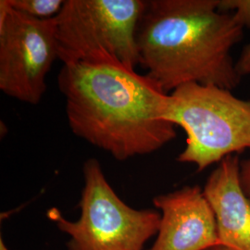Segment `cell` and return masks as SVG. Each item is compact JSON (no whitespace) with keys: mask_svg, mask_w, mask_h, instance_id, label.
<instances>
[{"mask_svg":"<svg viewBox=\"0 0 250 250\" xmlns=\"http://www.w3.org/2000/svg\"><path fill=\"white\" fill-rule=\"evenodd\" d=\"M58 84L72 133L117 161L152 154L174 140L170 93L116 61L63 64Z\"/></svg>","mask_w":250,"mask_h":250,"instance_id":"cell-1","label":"cell"},{"mask_svg":"<svg viewBox=\"0 0 250 250\" xmlns=\"http://www.w3.org/2000/svg\"><path fill=\"white\" fill-rule=\"evenodd\" d=\"M219 0H148L136 30L139 65L167 93L187 83L232 90L242 77L232 57L244 29Z\"/></svg>","mask_w":250,"mask_h":250,"instance_id":"cell-2","label":"cell"},{"mask_svg":"<svg viewBox=\"0 0 250 250\" xmlns=\"http://www.w3.org/2000/svg\"><path fill=\"white\" fill-rule=\"evenodd\" d=\"M167 121L187 134L177 161L201 171L228 156L250 149V100L232 90L187 83L170 93Z\"/></svg>","mask_w":250,"mask_h":250,"instance_id":"cell-3","label":"cell"},{"mask_svg":"<svg viewBox=\"0 0 250 250\" xmlns=\"http://www.w3.org/2000/svg\"><path fill=\"white\" fill-rule=\"evenodd\" d=\"M84 186L79 207L80 218L71 222L53 208L50 221L70 236L69 250H143L158 234L161 214L155 209H134L110 187L97 159L83 165Z\"/></svg>","mask_w":250,"mask_h":250,"instance_id":"cell-4","label":"cell"},{"mask_svg":"<svg viewBox=\"0 0 250 250\" xmlns=\"http://www.w3.org/2000/svg\"><path fill=\"white\" fill-rule=\"evenodd\" d=\"M144 0H65L55 17L63 64L111 60L139 65L136 30Z\"/></svg>","mask_w":250,"mask_h":250,"instance_id":"cell-5","label":"cell"},{"mask_svg":"<svg viewBox=\"0 0 250 250\" xmlns=\"http://www.w3.org/2000/svg\"><path fill=\"white\" fill-rule=\"evenodd\" d=\"M59 59L55 18L40 20L0 1V90L9 98L38 104L45 79Z\"/></svg>","mask_w":250,"mask_h":250,"instance_id":"cell-6","label":"cell"},{"mask_svg":"<svg viewBox=\"0 0 250 250\" xmlns=\"http://www.w3.org/2000/svg\"><path fill=\"white\" fill-rule=\"evenodd\" d=\"M161 210L157 239L148 250H207L220 245L214 213L199 187L153 198Z\"/></svg>","mask_w":250,"mask_h":250,"instance_id":"cell-7","label":"cell"},{"mask_svg":"<svg viewBox=\"0 0 250 250\" xmlns=\"http://www.w3.org/2000/svg\"><path fill=\"white\" fill-rule=\"evenodd\" d=\"M202 190L214 213L219 244L230 250H250V198L241 187L238 155L218 163Z\"/></svg>","mask_w":250,"mask_h":250,"instance_id":"cell-8","label":"cell"},{"mask_svg":"<svg viewBox=\"0 0 250 250\" xmlns=\"http://www.w3.org/2000/svg\"><path fill=\"white\" fill-rule=\"evenodd\" d=\"M11 9L32 18H55L62 9L65 0H6Z\"/></svg>","mask_w":250,"mask_h":250,"instance_id":"cell-9","label":"cell"},{"mask_svg":"<svg viewBox=\"0 0 250 250\" xmlns=\"http://www.w3.org/2000/svg\"><path fill=\"white\" fill-rule=\"evenodd\" d=\"M218 9L232 14L235 22L243 29H250V0H219Z\"/></svg>","mask_w":250,"mask_h":250,"instance_id":"cell-10","label":"cell"},{"mask_svg":"<svg viewBox=\"0 0 250 250\" xmlns=\"http://www.w3.org/2000/svg\"><path fill=\"white\" fill-rule=\"evenodd\" d=\"M235 68L241 77L250 75V43L244 46L238 60L235 62Z\"/></svg>","mask_w":250,"mask_h":250,"instance_id":"cell-11","label":"cell"},{"mask_svg":"<svg viewBox=\"0 0 250 250\" xmlns=\"http://www.w3.org/2000/svg\"><path fill=\"white\" fill-rule=\"evenodd\" d=\"M240 182L243 191L250 198V159L240 161Z\"/></svg>","mask_w":250,"mask_h":250,"instance_id":"cell-12","label":"cell"},{"mask_svg":"<svg viewBox=\"0 0 250 250\" xmlns=\"http://www.w3.org/2000/svg\"><path fill=\"white\" fill-rule=\"evenodd\" d=\"M230 250L229 249H227V248H225L224 246H222V245H217V246H214V247H212V248H210V249H208V250Z\"/></svg>","mask_w":250,"mask_h":250,"instance_id":"cell-13","label":"cell"},{"mask_svg":"<svg viewBox=\"0 0 250 250\" xmlns=\"http://www.w3.org/2000/svg\"><path fill=\"white\" fill-rule=\"evenodd\" d=\"M0 250H9V249L6 247L4 242L2 239H0Z\"/></svg>","mask_w":250,"mask_h":250,"instance_id":"cell-14","label":"cell"}]
</instances>
